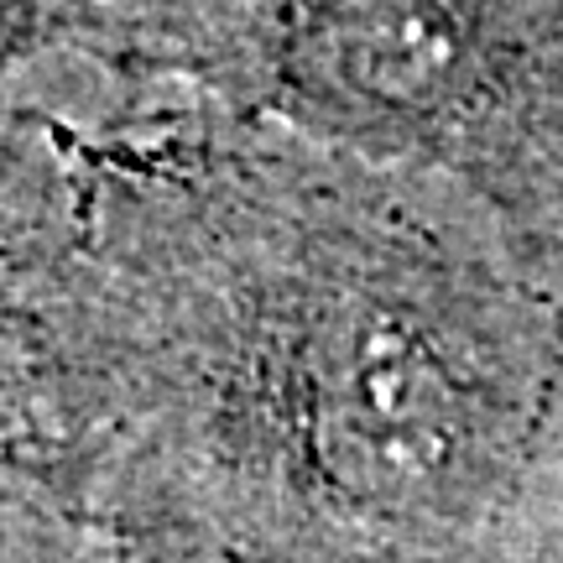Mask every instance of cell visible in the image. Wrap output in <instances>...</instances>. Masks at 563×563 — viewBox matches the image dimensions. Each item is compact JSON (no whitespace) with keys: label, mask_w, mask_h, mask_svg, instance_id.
I'll return each mask as SVG.
<instances>
[{"label":"cell","mask_w":563,"mask_h":563,"mask_svg":"<svg viewBox=\"0 0 563 563\" xmlns=\"http://www.w3.org/2000/svg\"><path fill=\"white\" fill-rule=\"evenodd\" d=\"M79 173L68 517L131 563H475L563 418L553 298L199 95L79 131Z\"/></svg>","instance_id":"obj_1"},{"label":"cell","mask_w":563,"mask_h":563,"mask_svg":"<svg viewBox=\"0 0 563 563\" xmlns=\"http://www.w3.org/2000/svg\"><path fill=\"white\" fill-rule=\"evenodd\" d=\"M527 485H543V490H522V496H538V527H543V548L538 559L543 563H563V418L548 439L543 460L532 470Z\"/></svg>","instance_id":"obj_6"},{"label":"cell","mask_w":563,"mask_h":563,"mask_svg":"<svg viewBox=\"0 0 563 563\" xmlns=\"http://www.w3.org/2000/svg\"><path fill=\"white\" fill-rule=\"evenodd\" d=\"M53 511L37 485L0 470V563H63V548L53 538Z\"/></svg>","instance_id":"obj_5"},{"label":"cell","mask_w":563,"mask_h":563,"mask_svg":"<svg viewBox=\"0 0 563 563\" xmlns=\"http://www.w3.org/2000/svg\"><path fill=\"white\" fill-rule=\"evenodd\" d=\"M79 282V131L47 110H11L0 121V470L47 501L68 454Z\"/></svg>","instance_id":"obj_3"},{"label":"cell","mask_w":563,"mask_h":563,"mask_svg":"<svg viewBox=\"0 0 563 563\" xmlns=\"http://www.w3.org/2000/svg\"><path fill=\"white\" fill-rule=\"evenodd\" d=\"M104 37L100 0H0V79L42 53L95 58Z\"/></svg>","instance_id":"obj_4"},{"label":"cell","mask_w":563,"mask_h":563,"mask_svg":"<svg viewBox=\"0 0 563 563\" xmlns=\"http://www.w3.org/2000/svg\"><path fill=\"white\" fill-rule=\"evenodd\" d=\"M95 63L460 183L563 272V0H100Z\"/></svg>","instance_id":"obj_2"}]
</instances>
